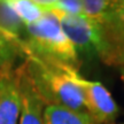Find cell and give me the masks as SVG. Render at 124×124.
<instances>
[{
	"mask_svg": "<svg viewBox=\"0 0 124 124\" xmlns=\"http://www.w3.org/2000/svg\"><path fill=\"white\" fill-rule=\"evenodd\" d=\"M24 54L23 69L46 106H60L76 111H86L82 90L75 80V75L79 71L33 54Z\"/></svg>",
	"mask_w": 124,
	"mask_h": 124,
	"instance_id": "6da1fadb",
	"label": "cell"
},
{
	"mask_svg": "<svg viewBox=\"0 0 124 124\" xmlns=\"http://www.w3.org/2000/svg\"><path fill=\"white\" fill-rule=\"evenodd\" d=\"M83 15L93 29L97 56L124 69V0H83Z\"/></svg>",
	"mask_w": 124,
	"mask_h": 124,
	"instance_id": "7a4b0ae2",
	"label": "cell"
},
{
	"mask_svg": "<svg viewBox=\"0 0 124 124\" xmlns=\"http://www.w3.org/2000/svg\"><path fill=\"white\" fill-rule=\"evenodd\" d=\"M25 28L27 33L22 41L24 53L80 70L83 62L52 10L46 12L39 20Z\"/></svg>",
	"mask_w": 124,
	"mask_h": 124,
	"instance_id": "3957f363",
	"label": "cell"
},
{
	"mask_svg": "<svg viewBox=\"0 0 124 124\" xmlns=\"http://www.w3.org/2000/svg\"><path fill=\"white\" fill-rule=\"evenodd\" d=\"M75 80L82 90L84 107L99 124H113L118 115V106L111 93L98 80L87 79L77 72Z\"/></svg>",
	"mask_w": 124,
	"mask_h": 124,
	"instance_id": "277c9868",
	"label": "cell"
},
{
	"mask_svg": "<svg viewBox=\"0 0 124 124\" xmlns=\"http://www.w3.org/2000/svg\"><path fill=\"white\" fill-rule=\"evenodd\" d=\"M48 9L59 18L62 29L72 43L82 62L83 60H93L94 58H98L94 46L92 24L89 18L83 14H70L49 7Z\"/></svg>",
	"mask_w": 124,
	"mask_h": 124,
	"instance_id": "5b68a950",
	"label": "cell"
},
{
	"mask_svg": "<svg viewBox=\"0 0 124 124\" xmlns=\"http://www.w3.org/2000/svg\"><path fill=\"white\" fill-rule=\"evenodd\" d=\"M17 78L22 98L21 116L18 124H45L46 103L37 93L23 69V66L17 69Z\"/></svg>",
	"mask_w": 124,
	"mask_h": 124,
	"instance_id": "8992f818",
	"label": "cell"
},
{
	"mask_svg": "<svg viewBox=\"0 0 124 124\" xmlns=\"http://www.w3.org/2000/svg\"><path fill=\"white\" fill-rule=\"evenodd\" d=\"M22 98L17 70L0 77V124H18Z\"/></svg>",
	"mask_w": 124,
	"mask_h": 124,
	"instance_id": "52a82bcc",
	"label": "cell"
},
{
	"mask_svg": "<svg viewBox=\"0 0 124 124\" xmlns=\"http://www.w3.org/2000/svg\"><path fill=\"white\" fill-rule=\"evenodd\" d=\"M25 60L22 41L0 29V77L14 74Z\"/></svg>",
	"mask_w": 124,
	"mask_h": 124,
	"instance_id": "ba28073f",
	"label": "cell"
},
{
	"mask_svg": "<svg viewBox=\"0 0 124 124\" xmlns=\"http://www.w3.org/2000/svg\"><path fill=\"white\" fill-rule=\"evenodd\" d=\"M45 124H99L86 111H76L66 107L46 106Z\"/></svg>",
	"mask_w": 124,
	"mask_h": 124,
	"instance_id": "9c48e42d",
	"label": "cell"
},
{
	"mask_svg": "<svg viewBox=\"0 0 124 124\" xmlns=\"http://www.w3.org/2000/svg\"><path fill=\"white\" fill-rule=\"evenodd\" d=\"M0 29L20 41L25 38V24L8 5L7 0L0 1Z\"/></svg>",
	"mask_w": 124,
	"mask_h": 124,
	"instance_id": "30bf717a",
	"label": "cell"
},
{
	"mask_svg": "<svg viewBox=\"0 0 124 124\" xmlns=\"http://www.w3.org/2000/svg\"><path fill=\"white\" fill-rule=\"evenodd\" d=\"M8 5L17 14V16L28 25L30 23L39 20L49 9L45 1H35V0H7Z\"/></svg>",
	"mask_w": 124,
	"mask_h": 124,
	"instance_id": "8fae6325",
	"label": "cell"
},
{
	"mask_svg": "<svg viewBox=\"0 0 124 124\" xmlns=\"http://www.w3.org/2000/svg\"><path fill=\"white\" fill-rule=\"evenodd\" d=\"M121 78H122V80L124 82V70H122V74H121Z\"/></svg>",
	"mask_w": 124,
	"mask_h": 124,
	"instance_id": "7c38bea8",
	"label": "cell"
},
{
	"mask_svg": "<svg viewBox=\"0 0 124 124\" xmlns=\"http://www.w3.org/2000/svg\"><path fill=\"white\" fill-rule=\"evenodd\" d=\"M113 124H116V123H113ZM120 124H124V123H120Z\"/></svg>",
	"mask_w": 124,
	"mask_h": 124,
	"instance_id": "4fadbf2b",
	"label": "cell"
},
{
	"mask_svg": "<svg viewBox=\"0 0 124 124\" xmlns=\"http://www.w3.org/2000/svg\"><path fill=\"white\" fill-rule=\"evenodd\" d=\"M123 70H124V69H123Z\"/></svg>",
	"mask_w": 124,
	"mask_h": 124,
	"instance_id": "5bb4252c",
	"label": "cell"
}]
</instances>
